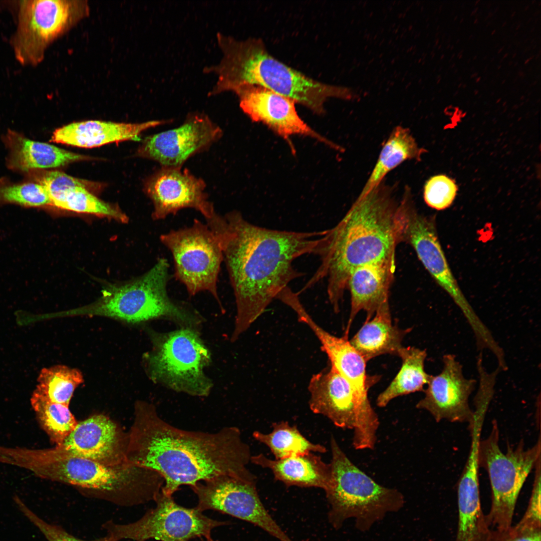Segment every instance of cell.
Wrapping results in <instances>:
<instances>
[{
  "label": "cell",
  "instance_id": "e575fe53",
  "mask_svg": "<svg viewBox=\"0 0 541 541\" xmlns=\"http://www.w3.org/2000/svg\"><path fill=\"white\" fill-rule=\"evenodd\" d=\"M14 501L20 511L40 530L48 541H116L107 534L92 540L78 538L68 532L61 525L50 523L40 517L18 496L14 497Z\"/></svg>",
  "mask_w": 541,
  "mask_h": 541
},
{
  "label": "cell",
  "instance_id": "277c9868",
  "mask_svg": "<svg viewBox=\"0 0 541 541\" xmlns=\"http://www.w3.org/2000/svg\"><path fill=\"white\" fill-rule=\"evenodd\" d=\"M222 57L217 65L204 68L213 73L217 81L208 96L234 92L244 85L258 86L290 98L318 114L325 113V103L330 98L354 99L349 88L328 84L312 78L272 56L260 39L239 40L217 33Z\"/></svg>",
  "mask_w": 541,
  "mask_h": 541
},
{
  "label": "cell",
  "instance_id": "5bb4252c",
  "mask_svg": "<svg viewBox=\"0 0 541 541\" xmlns=\"http://www.w3.org/2000/svg\"><path fill=\"white\" fill-rule=\"evenodd\" d=\"M144 188L153 205L154 220L163 219L188 208L201 213L214 232L224 223V217L216 212L208 200L205 181L187 169L161 166L147 180Z\"/></svg>",
  "mask_w": 541,
  "mask_h": 541
},
{
  "label": "cell",
  "instance_id": "2e32d148",
  "mask_svg": "<svg viewBox=\"0 0 541 541\" xmlns=\"http://www.w3.org/2000/svg\"><path fill=\"white\" fill-rule=\"evenodd\" d=\"M311 410L327 417L335 425L353 430V439L365 441L376 429L367 419L349 382L332 366L313 375L308 385Z\"/></svg>",
  "mask_w": 541,
  "mask_h": 541
},
{
  "label": "cell",
  "instance_id": "1f68e13d",
  "mask_svg": "<svg viewBox=\"0 0 541 541\" xmlns=\"http://www.w3.org/2000/svg\"><path fill=\"white\" fill-rule=\"evenodd\" d=\"M36 390L50 401L69 406L75 389L84 381L80 370L64 365L41 370Z\"/></svg>",
  "mask_w": 541,
  "mask_h": 541
},
{
  "label": "cell",
  "instance_id": "4dcf8cb0",
  "mask_svg": "<svg viewBox=\"0 0 541 541\" xmlns=\"http://www.w3.org/2000/svg\"><path fill=\"white\" fill-rule=\"evenodd\" d=\"M31 403L40 426L51 441L56 447L62 445L78 423L69 406L50 401L36 389Z\"/></svg>",
  "mask_w": 541,
  "mask_h": 541
},
{
  "label": "cell",
  "instance_id": "5b68a950",
  "mask_svg": "<svg viewBox=\"0 0 541 541\" xmlns=\"http://www.w3.org/2000/svg\"><path fill=\"white\" fill-rule=\"evenodd\" d=\"M40 464L48 478L120 506L154 501L164 483L155 471L131 465L109 466L57 447L42 453Z\"/></svg>",
  "mask_w": 541,
  "mask_h": 541
},
{
  "label": "cell",
  "instance_id": "3957f363",
  "mask_svg": "<svg viewBox=\"0 0 541 541\" xmlns=\"http://www.w3.org/2000/svg\"><path fill=\"white\" fill-rule=\"evenodd\" d=\"M412 198L405 189L398 200L384 180L359 194L342 219L326 229L318 254L320 263L301 292L326 279L329 302L338 313L354 268L373 262L395 263Z\"/></svg>",
  "mask_w": 541,
  "mask_h": 541
},
{
  "label": "cell",
  "instance_id": "4316f807",
  "mask_svg": "<svg viewBox=\"0 0 541 541\" xmlns=\"http://www.w3.org/2000/svg\"><path fill=\"white\" fill-rule=\"evenodd\" d=\"M10 150L8 164L13 169L28 171L55 168L93 158L46 143L34 141L16 133L8 136Z\"/></svg>",
  "mask_w": 541,
  "mask_h": 541
},
{
  "label": "cell",
  "instance_id": "30bf717a",
  "mask_svg": "<svg viewBox=\"0 0 541 541\" xmlns=\"http://www.w3.org/2000/svg\"><path fill=\"white\" fill-rule=\"evenodd\" d=\"M160 239L172 255L175 278L185 286L189 295L208 292L224 313L217 286L223 260L218 236L206 224L195 219L191 226L172 229L162 234Z\"/></svg>",
  "mask_w": 541,
  "mask_h": 541
},
{
  "label": "cell",
  "instance_id": "d590c367",
  "mask_svg": "<svg viewBox=\"0 0 541 541\" xmlns=\"http://www.w3.org/2000/svg\"><path fill=\"white\" fill-rule=\"evenodd\" d=\"M541 459L537 462L534 469V478L528 504L519 521L516 524L521 527L541 529Z\"/></svg>",
  "mask_w": 541,
  "mask_h": 541
},
{
  "label": "cell",
  "instance_id": "8992f818",
  "mask_svg": "<svg viewBox=\"0 0 541 541\" xmlns=\"http://www.w3.org/2000/svg\"><path fill=\"white\" fill-rule=\"evenodd\" d=\"M169 264L159 258L147 272L131 281L107 285L101 297L86 309L91 313L138 323L170 321L179 328L199 330L204 318L188 303L173 300L167 285Z\"/></svg>",
  "mask_w": 541,
  "mask_h": 541
},
{
  "label": "cell",
  "instance_id": "603a6c76",
  "mask_svg": "<svg viewBox=\"0 0 541 541\" xmlns=\"http://www.w3.org/2000/svg\"><path fill=\"white\" fill-rule=\"evenodd\" d=\"M395 269V263L378 262L359 266L352 271L347 285L351 295V311L345 335L348 336L350 326L360 311L366 313V321L379 309L389 304V291Z\"/></svg>",
  "mask_w": 541,
  "mask_h": 541
},
{
  "label": "cell",
  "instance_id": "d6986e66",
  "mask_svg": "<svg viewBox=\"0 0 541 541\" xmlns=\"http://www.w3.org/2000/svg\"><path fill=\"white\" fill-rule=\"evenodd\" d=\"M443 368L436 375H430L424 396L416 405L428 412L437 422H466L473 420V412L469 398L476 381L467 378L462 365L452 354L443 356Z\"/></svg>",
  "mask_w": 541,
  "mask_h": 541
},
{
  "label": "cell",
  "instance_id": "f546056e",
  "mask_svg": "<svg viewBox=\"0 0 541 541\" xmlns=\"http://www.w3.org/2000/svg\"><path fill=\"white\" fill-rule=\"evenodd\" d=\"M272 431L268 434L258 431L252 433L253 437L267 446L275 457L282 459L309 453H324L327 448L320 444H315L308 440L296 426L282 421L273 423Z\"/></svg>",
  "mask_w": 541,
  "mask_h": 541
},
{
  "label": "cell",
  "instance_id": "4fadbf2b",
  "mask_svg": "<svg viewBox=\"0 0 541 541\" xmlns=\"http://www.w3.org/2000/svg\"><path fill=\"white\" fill-rule=\"evenodd\" d=\"M198 498L195 507L214 510L250 522L279 541H294L268 513L258 494L256 483L220 475L190 487Z\"/></svg>",
  "mask_w": 541,
  "mask_h": 541
},
{
  "label": "cell",
  "instance_id": "9a60e30c",
  "mask_svg": "<svg viewBox=\"0 0 541 541\" xmlns=\"http://www.w3.org/2000/svg\"><path fill=\"white\" fill-rule=\"evenodd\" d=\"M407 211L403 241L410 244L437 283L460 309L476 337L484 335L487 326L476 314L459 288L440 243L434 221L419 214L411 202Z\"/></svg>",
  "mask_w": 541,
  "mask_h": 541
},
{
  "label": "cell",
  "instance_id": "9c48e42d",
  "mask_svg": "<svg viewBox=\"0 0 541 541\" xmlns=\"http://www.w3.org/2000/svg\"><path fill=\"white\" fill-rule=\"evenodd\" d=\"M497 422L492 420L490 434L480 440L478 458L479 467L488 475L491 490L490 510L485 515L490 529H503L512 525L514 510L520 491L531 470L540 459L541 439L525 448L523 441L515 448L508 445L506 453L499 445Z\"/></svg>",
  "mask_w": 541,
  "mask_h": 541
},
{
  "label": "cell",
  "instance_id": "83f0119b",
  "mask_svg": "<svg viewBox=\"0 0 541 541\" xmlns=\"http://www.w3.org/2000/svg\"><path fill=\"white\" fill-rule=\"evenodd\" d=\"M425 150L420 148L409 129L396 127L384 143L377 162L360 194L380 183L390 171L403 162L420 161Z\"/></svg>",
  "mask_w": 541,
  "mask_h": 541
},
{
  "label": "cell",
  "instance_id": "ac0fdd59",
  "mask_svg": "<svg viewBox=\"0 0 541 541\" xmlns=\"http://www.w3.org/2000/svg\"><path fill=\"white\" fill-rule=\"evenodd\" d=\"M233 92L238 97L240 108L252 121L265 124L289 142L291 136L303 135L316 139L337 151H344L343 148L305 122L296 110V102L292 99L255 85L242 86Z\"/></svg>",
  "mask_w": 541,
  "mask_h": 541
},
{
  "label": "cell",
  "instance_id": "d6a6232c",
  "mask_svg": "<svg viewBox=\"0 0 541 541\" xmlns=\"http://www.w3.org/2000/svg\"><path fill=\"white\" fill-rule=\"evenodd\" d=\"M0 202L29 207L52 206L46 187L40 183L0 186Z\"/></svg>",
  "mask_w": 541,
  "mask_h": 541
},
{
  "label": "cell",
  "instance_id": "ffe728a7",
  "mask_svg": "<svg viewBox=\"0 0 541 541\" xmlns=\"http://www.w3.org/2000/svg\"><path fill=\"white\" fill-rule=\"evenodd\" d=\"M127 445V437L114 422L104 415H95L78 422L62 444L57 447L116 467L131 465L126 459Z\"/></svg>",
  "mask_w": 541,
  "mask_h": 541
},
{
  "label": "cell",
  "instance_id": "cb8c5ba5",
  "mask_svg": "<svg viewBox=\"0 0 541 541\" xmlns=\"http://www.w3.org/2000/svg\"><path fill=\"white\" fill-rule=\"evenodd\" d=\"M171 121L157 120L125 123L88 120L74 122L56 129L51 141L82 148H93L113 142L136 140L144 131Z\"/></svg>",
  "mask_w": 541,
  "mask_h": 541
},
{
  "label": "cell",
  "instance_id": "d4e9b609",
  "mask_svg": "<svg viewBox=\"0 0 541 541\" xmlns=\"http://www.w3.org/2000/svg\"><path fill=\"white\" fill-rule=\"evenodd\" d=\"M250 461L268 468L275 479L287 486L318 487L326 491L332 481L330 463L313 453L282 459H271L262 453L251 456Z\"/></svg>",
  "mask_w": 541,
  "mask_h": 541
},
{
  "label": "cell",
  "instance_id": "6da1fadb",
  "mask_svg": "<svg viewBox=\"0 0 541 541\" xmlns=\"http://www.w3.org/2000/svg\"><path fill=\"white\" fill-rule=\"evenodd\" d=\"M126 456L130 464L159 473L164 480L161 492L168 496L181 486L191 487L220 475L256 482L247 467L249 446L238 428L213 433L183 430L164 420L155 405L146 401L135 404Z\"/></svg>",
  "mask_w": 541,
  "mask_h": 541
},
{
  "label": "cell",
  "instance_id": "74e56055",
  "mask_svg": "<svg viewBox=\"0 0 541 541\" xmlns=\"http://www.w3.org/2000/svg\"><path fill=\"white\" fill-rule=\"evenodd\" d=\"M206 538V540H205V541H214V540H213V539H212V538L211 537V536H208V537H206V538Z\"/></svg>",
  "mask_w": 541,
  "mask_h": 541
},
{
  "label": "cell",
  "instance_id": "44dd1931",
  "mask_svg": "<svg viewBox=\"0 0 541 541\" xmlns=\"http://www.w3.org/2000/svg\"><path fill=\"white\" fill-rule=\"evenodd\" d=\"M298 318L313 332L321 343L322 350L327 354L331 366L352 386L367 418L371 421H377L378 416L371 405L368 391L380 377L367 374L366 361L351 345L348 336L339 337L328 332L318 325L306 310L301 311Z\"/></svg>",
  "mask_w": 541,
  "mask_h": 541
},
{
  "label": "cell",
  "instance_id": "52a82bcc",
  "mask_svg": "<svg viewBox=\"0 0 541 541\" xmlns=\"http://www.w3.org/2000/svg\"><path fill=\"white\" fill-rule=\"evenodd\" d=\"M151 347L143 356L149 379L177 393L207 397L213 381L205 371L212 363V354L200 330L179 328L169 332L148 328Z\"/></svg>",
  "mask_w": 541,
  "mask_h": 541
},
{
  "label": "cell",
  "instance_id": "836d02e7",
  "mask_svg": "<svg viewBox=\"0 0 541 541\" xmlns=\"http://www.w3.org/2000/svg\"><path fill=\"white\" fill-rule=\"evenodd\" d=\"M456 190V186L451 179L443 175L434 176L425 184L424 199L429 207L443 210L451 204Z\"/></svg>",
  "mask_w": 541,
  "mask_h": 541
},
{
  "label": "cell",
  "instance_id": "484cf974",
  "mask_svg": "<svg viewBox=\"0 0 541 541\" xmlns=\"http://www.w3.org/2000/svg\"><path fill=\"white\" fill-rule=\"evenodd\" d=\"M410 329H401L392 321L389 304L379 309L364 323L350 342L367 362L384 354L398 356Z\"/></svg>",
  "mask_w": 541,
  "mask_h": 541
},
{
  "label": "cell",
  "instance_id": "7a4b0ae2",
  "mask_svg": "<svg viewBox=\"0 0 541 541\" xmlns=\"http://www.w3.org/2000/svg\"><path fill=\"white\" fill-rule=\"evenodd\" d=\"M224 218L226 228L218 238L236 304L233 342L290 283L305 275L293 262L304 255H317L326 229H270L250 222L236 210Z\"/></svg>",
  "mask_w": 541,
  "mask_h": 541
},
{
  "label": "cell",
  "instance_id": "f1b7e54d",
  "mask_svg": "<svg viewBox=\"0 0 541 541\" xmlns=\"http://www.w3.org/2000/svg\"><path fill=\"white\" fill-rule=\"evenodd\" d=\"M398 356L401 359V367L388 386L378 396L376 404L379 407H386L398 397L424 391V385L429 381L430 375L425 370L426 350L403 347Z\"/></svg>",
  "mask_w": 541,
  "mask_h": 541
},
{
  "label": "cell",
  "instance_id": "7c38bea8",
  "mask_svg": "<svg viewBox=\"0 0 541 541\" xmlns=\"http://www.w3.org/2000/svg\"><path fill=\"white\" fill-rule=\"evenodd\" d=\"M154 501L155 507L136 521L122 524L108 520L103 528L116 541H190L210 536L213 528L229 524L206 516L195 507L182 506L161 491Z\"/></svg>",
  "mask_w": 541,
  "mask_h": 541
},
{
  "label": "cell",
  "instance_id": "8d00e7d4",
  "mask_svg": "<svg viewBox=\"0 0 541 541\" xmlns=\"http://www.w3.org/2000/svg\"><path fill=\"white\" fill-rule=\"evenodd\" d=\"M541 529L516 524L503 529H491L488 541H541Z\"/></svg>",
  "mask_w": 541,
  "mask_h": 541
},
{
  "label": "cell",
  "instance_id": "8fae6325",
  "mask_svg": "<svg viewBox=\"0 0 541 541\" xmlns=\"http://www.w3.org/2000/svg\"><path fill=\"white\" fill-rule=\"evenodd\" d=\"M88 13L84 1H21L13 39L16 59L24 65L39 64L47 47Z\"/></svg>",
  "mask_w": 541,
  "mask_h": 541
},
{
  "label": "cell",
  "instance_id": "e0dca14e",
  "mask_svg": "<svg viewBox=\"0 0 541 541\" xmlns=\"http://www.w3.org/2000/svg\"><path fill=\"white\" fill-rule=\"evenodd\" d=\"M222 135L221 128L206 114L189 113L179 126L146 137L136 153L161 167H182L189 158L209 148Z\"/></svg>",
  "mask_w": 541,
  "mask_h": 541
},
{
  "label": "cell",
  "instance_id": "7402d4cb",
  "mask_svg": "<svg viewBox=\"0 0 541 541\" xmlns=\"http://www.w3.org/2000/svg\"><path fill=\"white\" fill-rule=\"evenodd\" d=\"M46 188L52 205L80 213H86L126 222L127 216L116 206L106 202L90 192L99 184L54 170L45 173L40 180Z\"/></svg>",
  "mask_w": 541,
  "mask_h": 541
},
{
  "label": "cell",
  "instance_id": "ba28073f",
  "mask_svg": "<svg viewBox=\"0 0 541 541\" xmlns=\"http://www.w3.org/2000/svg\"><path fill=\"white\" fill-rule=\"evenodd\" d=\"M332 481L325 491L329 504V522L338 529L353 518L361 531L368 530L389 512L404 506L402 493L376 482L348 457L333 436L331 437Z\"/></svg>",
  "mask_w": 541,
  "mask_h": 541
}]
</instances>
